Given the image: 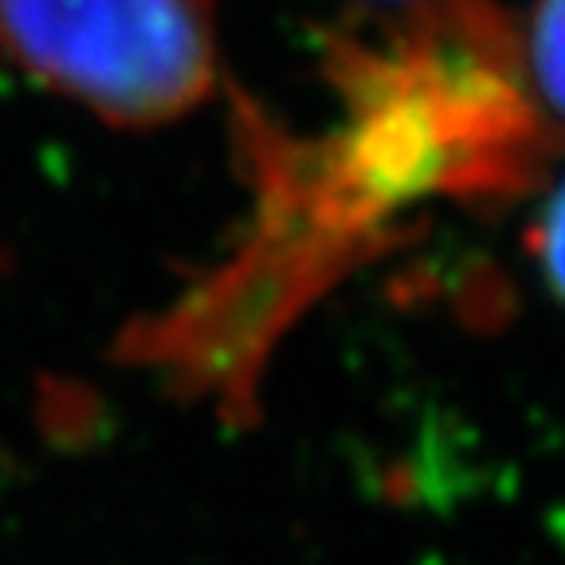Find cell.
I'll return each mask as SVG.
<instances>
[{
  "instance_id": "1",
  "label": "cell",
  "mask_w": 565,
  "mask_h": 565,
  "mask_svg": "<svg viewBox=\"0 0 565 565\" xmlns=\"http://www.w3.org/2000/svg\"><path fill=\"white\" fill-rule=\"evenodd\" d=\"M0 55L118 130L177 122L221 79L212 0H0Z\"/></svg>"
},
{
  "instance_id": "2",
  "label": "cell",
  "mask_w": 565,
  "mask_h": 565,
  "mask_svg": "<svg viewBox=\"0 0 565 565\" xmlns=\"http://www.w3.org/2000/svg\"><path fill=\"white\" fill-rule=\"evenodd\" d=\"M530 75L534 95L565 122V0H539L530 24Z\"/></svg>"
},
{
  "instance_id": "3",
  "label": "cell",
  "mask_w": 565,
  "mask_h": 565,
  "mask_svg": "<svg viewBox=\"0 0 565 565\" xmlns=\"http://www.w3.org/2000/svg\"><path fill=\"white\" fill-rule=\"evenodd\" d=\"M534 256H539L557 299L565 302V185L550 196L539 224H534Z\"/></svg>"
}]
</instances>
